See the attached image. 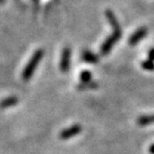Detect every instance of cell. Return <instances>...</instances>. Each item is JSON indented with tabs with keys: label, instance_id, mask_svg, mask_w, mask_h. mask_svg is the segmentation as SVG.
I'll list each match as a JSON object with an SVG mask.
<instances>
[{
	"label": "cell",
	"instance_id": "30bf717a",
	"mask_svg": "<svg viewBox=\"0 0 154 154\" xmlns=\"http://www.w3.org/2000/svg\"><path fill=\"white\" fill-rule=\"evenodd\" d=\"M92 80V74L88 71H83L80 73V81L81 83H89Z\"/></svg>",
	"mask_w": 154,
	"mask_h": 154
},
{
	"label": "cell",
	"instance_id": "6da1fadb",
	"mask_svg": "<svg viewBox=\"0 0 154 154\" xmlns=\"http://www.w3.org/2000/svg\"><path fill=\"white\" fill-rule=\"evenodd\" d=\"M44 56V50L43 49H37L34 55L30 59L29 62L27 63L26 67L24 68L23 74H21V78L24 81H28L30 78H32V74H34L36 67L38 66L39 62L41 61L42 58Z\"/></svg>",
	"mask_w": 154,
	"mask_h": 154
},
{
	"label": "cell",
	"instance_id": "5bb4252c",
	"mask_svg": "<svg viewBox=\"0 0 154 154\" xmlns=\"http://www.w3.org/2000/svg\"><path fill=\"white\" fill-rule=\"evenodd\" d=\"M149 152H150L151 154H154V144H153L152 146H150V148H149Z\"/></svg>",
	"mask_w": 154,
	"mask_h": 154
},
{
	"label": "cell",
	"instance_id": "7c38bea8",
	"mask_svg": "<svg viewBox=\"0 0 154 154\" xmlns=\"http://www.w3.org/2000/svg\"><path fill=\"white\" fill-rule=\"evenodd\" d=\"M97 86V85L94 82H89V83H82L81 85H78L79 89H93V88H96Z\"/></svg>",
	"mask_w": 154,
	"mask_h": 154
},
{
	"label": "cell",
	"instance_id": "4fadbf2b",
	"mask_svg": "<svg viewBox=\"0 0 154 154\" xmlns=\"http://www.w3.org/2000/svg\"><path fill=\"white\" fill-rule=\"evenodd\" d=\"M149 60L154 61V48L150 49L149 52Z\"/></svg>",
	"mask_w": 154,
	"mask_h": 154
},
{
	"label": "cell",
	"instance_id": "3957f363",
	"mask_svg": "<svg viewBox=\"0 0 154 154\" xmlns=\"http://www.w3.org/2000/svg\"><path fill=\"white\" fill-rule=\"evenodd\" d=\"M71 64V49L65 48L61 54V59L60 63V69L62 72H67L70 70Z\"/></svg>",
	"mask_w": 154,
	"mask_h": 154
},
{
	"label": "cell",
	"instance_id": "8992f818",
	"mask_svg": "<svg viewBox=\"0 0 154 154\" xmlns=\"http://www.w3.org/2000/svg\"><path fill=\"white\" fill-rule=\"evenodd\" d=\"M105 14H106V17H107V19H108V20H109V24L112 25V27L113 30L121 29V26H120V24H119V23H118L117 18L115 17L114 13L112 11V10H109V9L106 10V13H105Z\"/></svg>",
	"mask_w": 154,
	"mask_h": 154
},
{
	"label": "cell",
	"instance_id": "277c9868",
	"mask_svg": "<svg viewBox=\"0 0 154 154\" xmlns=\"http://www.w3.org/2000/svg\"><path fill=\"white\" fill-rule=\"evenodd\" d=\"M148 34V30L146 27H141L138 30H137L133 35H132L128 40L130 46H136L137 44L144 38Z\"/></svg>",
	"mask_w": 154,
	"mask_h": 154
},
{
	"label": "cell",
	"instance_id": "7a4b0ae2",
	"mask_svg": "<svg viewBox=\"0 0 154 154\" xmlns=\"http://www.w3.org/2000/svg\"><path fill=\"white\" fill-rule=\"evenodd\" d=\"M122 36V30L118 29V30H113V34H112L109 35L105 42L102 44V46L100 48V53L101 55H108L109 52H111L112 48H113V46L116 44V42L121 38Z\"/></svg>",
	"mask_w": 154,
	"mask_h": 154
},
{
	"label": "cell",
	"instance_id": "9c48e42d",
	"mask_svg": "<svg viewBox=\"0 0 154 154\" xmlns=\"http://www.w3.org/2000/svg\"><path fill=\"white\" fill-rule=\"evenodd\" d=\"M154 123V114L151 115H143L137 119V124L139 125H147L149 124Z\"/></svg>",
	"mask_w": 154,
	"mask_h": 154
},
{
	"label": "cell",
	"instance_id": "9a60e30c",
	"mask_svg": "<svg viewBox=\"0 0 154 154\" xmlns=\"http://www.w3.org/2000/svg\"><path fill=\"white\" fill-rule=\"evenodd\" d=\"M6 2V0H0V4H4Z\"/></svg>",
	"mask_w": 154,
	"mask_h": 154
},
{
	"label": "cell",
	"instance_id": "ba28073f",
	"mask_svg": "<svg viewBox=\"0 0 154 154\" xmlns=\"http://www.w3.org/2000/svg\"><path fill=\"white\" fill-rule=\"evenodd\" d=\"M18 102H19V98L18 97H9L5 98V100H3L1 102H0V108L6 109V108L12 107V106H15Z\"/></svg>",
	"mask_w": 154,
	"mask_h": 154
},
{
	"label": "cell",
	"instance_id": "52a82bcc",
	"mask_svg": "<svg viewBox=\"0 0 154 154\" xmlns=\"http://www.w3.org/2000/svg\"><path fill=\"white\" fill-rule=\"evenodd\" d=\"M82 59L84 61L88 62V63H97L98 61L97 57L93 52L89 50H84L82 52Z\"/></svg>",
	"mask_w": 154,
	"mask_h": 154
},
{
	"label": "cell",
	"instance_id": "8fae6325",
	"mask_svg": "<svg viewBox=\"0 0 154 154\" xmlns=\"http://www.w3.org/2000/svg\"><path fill=\"white\" fill-rule=\"evenodd\" d=\"M142 68L147 71H153L154 70V61L150 60H147L142 62Z\"/></svg>",
	"mask_w": 154,
	"mask_h": 154
},
{
	"label": "cell",
	"instance_id": "5b68a950",
	"mask_svg": "<svg viewBox=\"0 0 154 154\" xmlns=\"http://www.w3.org/2000/svg\"><path fill=\"white\" fill-rule=\"evenodd\" d=\"M82 128L79 125H74L67 129L63 130L60 135V137L62 138V139H67V138H70L72 137H74L75 135L79 134L81 132Z\"/></svg>",
	"mask_w": 154,
	"mask_h": 154
},
{
	"label": "cell",
	"instance_id": "2e32d148",
	"mask_svg": "<svg viewBox=\"0 0 154 154\" xmlns=\"http://www.w3.org/2000/svg\"><path fill=\"white\" fill-rule=\"evenodd\" d=\"M34 2H35V4H38V3H39V0H34Z\"/></svg>",
	"mask_w": 154,
	"mask_h": 154
}]
</instances>
